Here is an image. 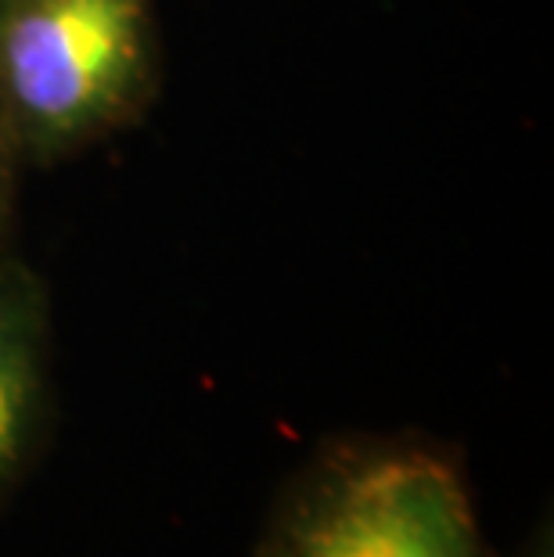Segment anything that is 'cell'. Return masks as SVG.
Segmentation results:
<instances>
[{
  "label": "cell",
  "instance_id": "6da1fadb",
  "mask_svg": "<svg viewBox=\"0 0 554 557\" xmlns=\"http://www.w3.org/2000/svg\"><path fill=\"white\" fill-rule=\"evenodd\" d=\"M256 557H482L461 468L429 446L364 443L288 485Z\"/></svg>",
  "mask_w": 554,
  "mask_h": 557
},
{
  "label": "cell",
  "instance_id": "7a4b0ae2",
  "mask_svg": "<svg viewBox=\"0 0 554 557\" xmlns=\"http://www.w3.org/2000/svg\"><path fill=\"white\" fill-rule=\"evenodd\" d=\"M148 0H0V120L37 151L79 145L148 76Z\"/></svg>",
  "mask_w": 554,
  "mask_h": 557
},
{
  "label": "cell",
  "instance_id": "3957f363",
  "mask_svg": "<svg viewBox=\"0 0 554 557\" xmlns=\"http://www.w3.org/2000/svg\"><path fill=\"white\" fill-rule=\"evenodd\" d=\"M51 310L44 284L0 259V500L26 471L47 413Z\"/></svg>",
  "mask_w": 554,
  "mask_h": 557
},
{
  "label": "cell",
  "instance_id": "277c9868",
  "mask_svg": "<svg viewBox=\"0 0 554 557\" xmlns=\"http://www.w3.org/2000/svg\"><path fill=\"white\" fill-rule=\"evenodd\" d=\"M8 126L0 120V223H4V212H8V198H11V148H8Z\"/></svg>",
  "mask_w": 554,
  "mask_h": 557
},
{
  "label": "cell",
  "instance_id": "5b68a950",
  "mask_svg": "<svg viewBox=\"0 0 554 557\" xmlns=\"http://www.w3.org/2000/svg\"><path fill=\"white\" fill-rule=\"evenodd\" d=\"M518 557H554V532H551V521H544V525H537V532L529 536L526 547L518 550Z\"/></svg>",
  "mask_w": 554,
  "mask_h": 557
}]
</instances>
